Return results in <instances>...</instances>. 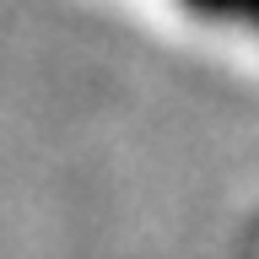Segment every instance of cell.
<instances>
[{"mask_svg":"<svg viewBox=\"0 0 259 259\" xmlns=\"http://www.w3.org/2000/svg\"><path fill=\"white\" fill-rule=\"evenodd\" d=\"M200 11H216V16H232V22H248L259 27V0H189Z\"/></svg>","mask_w":259,"mask_h":259,"instance_id":"1","label":"cell"}]
</instances>
